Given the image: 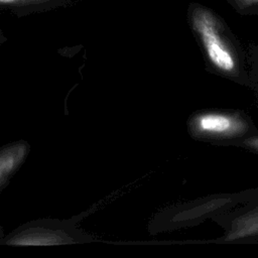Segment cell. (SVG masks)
Here are the masks:
<instances>
[{"instance_id":"6da1fadb","label":"cell","mask_w":258,"mask_h":258,"mask_svg":"<svg viewBox=\"0 0 258 258\" xmlns=\"http://www.w3.org/2000/svg\"><path fill=\"white\" fill-rule=\"evenodd\" d=\"M191 26L208 72L252 90L258 96V59L245 53L211 11L194 9Z\"/></svg>"},{"instance_id":"7a4b0ae2","label":"cell","mask_w":258,"mask_h":258,"mask_svg":"<svg viewBox=\"0 0 258 258\" xmlns=\"http://www.w3.org/2000/svg\"><path fill=\"white\" fill-rule=\"evenodd\" d=\"M191 139L219 146H234L238 141L258 132L250 115L237 109H202L186 121Z\"/></svg>"},{"instance_id":"3957f363","label":"cell","mask_w":258,"mask_h":258,"mask_svg":"<svg viewBox=\"0 0 258 258\" xmlns=\"http://www.w3.org/2000/svg\"><path fill=\"white\" fill-rule=\"evenodd\" d=\"M223 230L218 243L258 241V187L248 189L245 202L211 218Z\"/></svg>"},{"instance_id":"277c9868","label":"cell","mask_w":258,"mask_h":258,"mask_svg":"<svg viewBox=\"0 0 258 258\" xmlns=\"http://www.w3.org/2000/svg\"><path fill=\"white\" fill-rule=\"evenodd\" d=\"M234 147H239L258 155V132L238 141Z\"/></svg>"},{"instance_id":"5b68a950","label":"cell","mask_w":258,"mask_h":258,"mask_svg":"<svg viewBox=\"0 0 258 258\" xmlns=\"http://www.w3.org/2000/svg\"><path fill=\"white\" fill-rule=\"evenodd\" d=\"M241 4H246V5H250V4H256L258 3V0H236Z\"/></svg>"},{"instance_id":"8992f818","label":"cell","mask_w":258,"mask_h":258,"mask_svg":"<svg viewBox=\"0 0 258 258\" xmlns=\"http://www.w3.org/2000/svg\"><path fill=\"white\" fill-rule=\"evenodd\" d=\"M10 1H13V0H0V2H10Z\"/></svg>"},{"instance_id":"52a82bcc","label":"cell","mask_w":258,"mask_h":258,"mask_svg":"<svg viewBox=\"0 0 258 258\" xmlns=\"http://www.w3.org/2000/svg\"><path fill=\"white\" fill-rule=\"evenodd\" d=\"M256 106H257V108H258V96H257V102H256Z\"/></svg>"}]
</instances>
